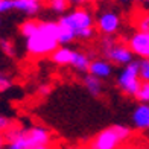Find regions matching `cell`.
<instances>
[{"instance_id":"44dd1931","label":"cell","mask_w":149,"mask_h":149,"mask_svg":"<svg viewBox=\"0 0 149 149\" xmlns=\"http://www.w3.org/2000/svg\"><path fill=\"white\" fill-rule=\"evenodd\" d=\"M137 26H139L140 31L149 32V12H146V14H143L140 17V20L137 22Z\"/></svg>"},{"instance_id":"277c9868","label":"cell","mask_w":149,"mask_h":149,"mask_svg":"<svg viewBox=\"0 0 149 149\" xmlns=\"http://www.w3.org/2000/svg\"><path fill=\"white\" fill-rule=\"evenodd\" d=\"M131 131L128 126L123 125H114L104 130L97 134V137L93 140L91 148L93 149H114L120 143H123L130 139Z\"/></svg>"},{"instance_id":"d4e9b609","label":"cell","mask_w":149,"mask_h":149,"mask_svg":"<svg viewBox=\"0 0 149 149\" xmlns=\"http://www.w3.org/2000/svg\"><path fill=\"white\" fill-rule=\"evenodd\" d=\"M70 2V5H73V6H84L88 0H69Z\"/></svg>"},{"instance_id":"2e32d148","label":"cell","mask_w":149,"mask_h":149,"mask_svg":"<svg viewBox=\"0 0 149 149\" xmlns=\"http://www.w3.org/2000/svg\"><path fill=\"white\" fill-rule=\"evenodd\" d=\"M38 24L40 23L35 22V20H26V22H23L22 24H20V32H22V35L24 38H28V37H31L32 33L37 31Z\"/></svg>"},{"instance_id":"d6986e66","label":"cell","mask_w":149,"mask_h":149,"mask_svg":"<svg viewBox=\"0 0 149 149\" xmlns=\"http://www.w3.org/2000/svg\"><path fill=\"white\" fill-rule=\"evenodd\" d=\"M140 64V78L141 81H149V58H141Z\"/></svg>"},{"instance_id":"cb8c5ba5","label":"cell","mask_w":149,"mask_h":149,"mask_svg":"<svg viewBox=\"0 0 149 149\" xmlns=\"http://www.w3.org/2000/svg\"><path fill=\"white\" fill-rule=\"evenodd\" d=\"M50 91H52V87L49 84H43V85L38 87V94L40 96H47V94H50Z\"/></svg>"},{"instance_id":"5bb4252c","label":"cell","mask_w":149,"mask_h":149,"mask_svg":"<svg viewBox=\"0 0 149 149\" xmlns=\"http://www.w3.org/2000/svg\"><path fill=\"white\" fill-rule=\"evenodd\" d=\"M84 84L87 87V90L91 96H99L102 93V84H100V78L94 76V74L88 73L84 76Z\"/></svg>"},{"instance_id":"7c38bea8","label":"cell","mask_w":149,"mask_h":149,"mask_svg":"<svg viewBox=\"0 0 149 149\" xmlns=\"http://www.w3.org/2000/svg\"><path fill=\"white\" fill-rule=\"evenodd\" d=\"M132 122L135 128L139 130H149V105L141 104L140 107L135 108L132 114Z\"/></svg>"},{"instance_id":"6da1fadb","label":"cell","mask_w":149,"mask_h":149,"mask_svg":"<svg viewBox=\"0 0 149 149\" xmlns=\"http://www.w3.org/2000/svg\"><path fill=\"white\" fill-rule=\"evenodd\" d=\"M59 26V44H69L79 40H90L94 35L93 14L82 6H78L70 14H65L58 20Z\"/></svg>"},{"instance_id":"4fadbf2b","label":"cell","mask_w":149,"mask_h":149,"mask_svg":"<svg viewBox=\"0 0 149 149\" xmlns=\"http://www.w3.org/2000/svg\"><path fill=\"white\" fill-rule=\"evenodd\" d=\"M90 64H91V61H90V58H88V55H87V53L74 50L72 64H70L73 69H76L78 72H88Z\"/></svg>"},{"instance_id":"ffe728a7","label":"cell","mask_w":149,"mask_h":149,"mask_svg":"<svg viewBox=\"0 0 149 149\" xmlns=\"http://www.w3.org/2000/svg\"><path fill=\"white\" fill-rule=\"evenodd\" d=\"M12 85V81L9 76H6L3 72H0V93H3L6 90H9Z\"/></svg>"},{"instance_id":"9a60e30c","label":"cell","mask_w":149,"mask_h":149,"mask_svg":"<svg viewBox=\"0 0 149 149\" xmlns=\"http://www.w3.org/2000/svg\"><path fill=\"white\" fill-rule=\"evenodd\" d=\"M47 5L55 14H64L69 9V6H72L69 0H49Z\"/></svg>"},{"instance_id":"30bf717a","label":"cell","mask_w":149,"mask_h":149,"mask_svg":"<svg viewBox=\"0 0 149 149\" xmlns=\"http://www.w3.org/2000/svg\"><path fill=\"white\" fill-rule=\"evenodd\" d=\"M43 0H14V9L26 15H35L41 9Z\"/></svg>"},{"instance_id":"f1b7e54d","label":"cell","mask_w":149,"mask_h":149,"mask_svg":"<svg viewBox=\"0 0 149 149\" xmlns=\"http://www.w3.org/2000/svg\"><path fill=\"white\" fill-rule=\"evenodd\" d=\"M94 2H102V0H94Z\"/></svg>"},{"instance_id":"ba28073f","label":"cell","mask_w":149,"mask_h":149,"mask_svg":"<svg viewBox=\"0 0 149 149\" xmlns=\"http://www.w3.org/2000/svg\"><path fill=\"white\" fill-rule=\"evenodd\" d=\"M128 46L140 58H149V32L139 31L131 35Z\"/></svg>"},{"instance_id":"52a82bcc","label":"cell","mask_w":149,"mask_h":149,"mask_svg":"<svg viewBox=\"0 0 149 149\" xmlns=\"http://www.w3.org/2000/svg\"><path fill=\"white\" fill-rule=\"evenodd\" d=\"M120 28V17L113 11H105L97 17V29L104 35H113Z\"/></svg>"},{"instance_id":"8fae6325","label":"cell","mask_w":149,"mask_h":149,"mask_svg":"<svg viewBox=\"0 0 149 149\" xmlns=\"http://www.w3.org/2000/svg\"><path fill=\"white\" fill-rule=\"evenodd\" d=\"M73 53H74V50L69 49V47H65V46L56 47V49L50 53L52 63L56 64V65H70L72 59H73Z\"/></svg>"},{"instance_id":"e0dca14e","label":"cell","mask_w":149,"mask_h":149,"mask_svg":"<svg viewBox=\"0 0 149 149\" xmlns=\"http://www.w3.org/2000/svg\"><path fill=\"white\" fill-rule=\"evenodd\" d=\"M135 97H137L140 102H143V104L149 102V81H143V82H141L137 94H135Z\"/></svg>"},{"instance_id":"603a6c76","label":"cell","mask_w":149,"mask_h":149,"mask_svg":"<svg viewBox=\"0 0 149 149\" xmlns=\"http://www.w3.org/2000/svg\"><path fill=\"white\" fill-rule=\"evenodd\" d=\"M11 126H12V122L8 117L0 116V132H5L6 130H9Z\"/></svg>"},{"instance_id":"7a4b0ae2","label":"cell","mask_w":149,"mask_h":149,"mask_svg":"<svg viewBox=\"0 0 149 149\" xmlns=\"http://www.w3.org/2000/svg\"><path fill=\"white\" fill-rule=\"evenodd\" d=\"M9 149H46L52 143V134L43 126H11L5 132Z\"/></svg>"},{"instance_id":"3957f363","label":"cell","mask_w":149,"mask_h":149,"mask_svg":"<svg viewBox=\"0 0 149 149\" xmlns=\"http://www.w3.org/2000/svg\"><path fill=\"white\" fill-rule=\"evenodd\" d=\"M59 44L58 22H41L37 31L26 38V50L32 56H47Z\"/></svg>"},{"instance_id":"7402d4cb","label":"cell","mask_w":149,"mask_h":149,"mask_svg":"<svg viewBox=\"0 0 149 149\" xmlns=\"http://www.w3.org/2000/svg\"><path fill=\"white\" fill-rule=\"evenodd\" d=\"M14 9V0H0V14Z\"/></svg>"},{"instance_id":"8992f818","label":"cell","mask_w":149,"mask_h":149,"mask_svg":"<svg viewBox=\"0 0 149 149\" xmlns=\"http://www.w3.org/2000/svg\"><path fill=\"white\" fill-rule=\"evenodd\" d=\"M140 85H141L140 64H139V61H131L130 64L123 65V69H122L119 78H117V87L125 94L135 96Z\"/></svg>"},{"instance_id":"9c48e42d","label":"cell","mask_w":149,"mask_h":149,"mask_svg":"<svg viewBox=\"0 0 149 149\" xmlns=\"http://www.w3.org/2000/svg\"><path fill=\"white\" fill-rule=\"evenodd\" d=\"M88 73L94 74V76H97L100 79H105L113 73V65L108 63V59H94L90 64Z\"/></svg>"},{"instance_id":"484cf974","label":"cell","mask_w":149,"mask_h":149,"mask_svg":"<svg viewBox=\"0 0 149 149\" xmlns=\"http://www.w3.org/2000/svg\"><path fill=\"white\" fill-rule=\"evenodd\" d=\"M5 143H6V139H5V135H2V134H0V149H2V148L5 146Z\"/></svg>"},{"instance_id":"83f0119b","label":"cell","mask_w":149,"mask_h":149,"mask_svg":"<svg viewBox=\"0 0 149 149\" xmlns=\"http://www.w3.org/2000/svg\"><path fill=\"white\" fill-rule=\"evenodd\" d=\"M117 2H120V3H125V2H128V0H117Z\"/></svg>"},{"instance_id":"ac0fdd59","label":"cell","mask_w":149,"mask_h":149,"mask_svg":"<svg viewBox=\"0 0 149 149\" xmlns=\"http://www.w3.org/2000/svg\"><path fill=\"white\" fill-rule=\"evenodd\" d=\"M0 49H2L6 55H9V56H12L15 53L14 44H12V41L8 40V38H0Z\"/></svg>"},{"instance_id":"4316f807","label":"cell","mask_w":149,"mask_h":149,"mask_svg":"<svg viewBox=\"0 0 149 149\" xmlns=\"http://www.w3.org/2000/svg\"><path fill=\"white\" fill-rule=\"evenodd\" d=\"M135 2H141V3H149V0H135Z\"/></svg>"},{"instance_id":"5b68a950","label":"cell","mask_w":149,"mask_h":149,"mask_svg":"<svg viewBox=\"0 0 149 149\" xmlns=\"http://www.w3.org/2000/svg\"><path fill=\"white\" fill-rule=\"evenodd\" d=\"M100 47L102 52L108 61H111L114 64L119 65H126L132 61V55L134 52L131 50L130 46L125 44H117L114 41V38H111V35H105L100 41Z\"/></svg>"}]
</instances>
